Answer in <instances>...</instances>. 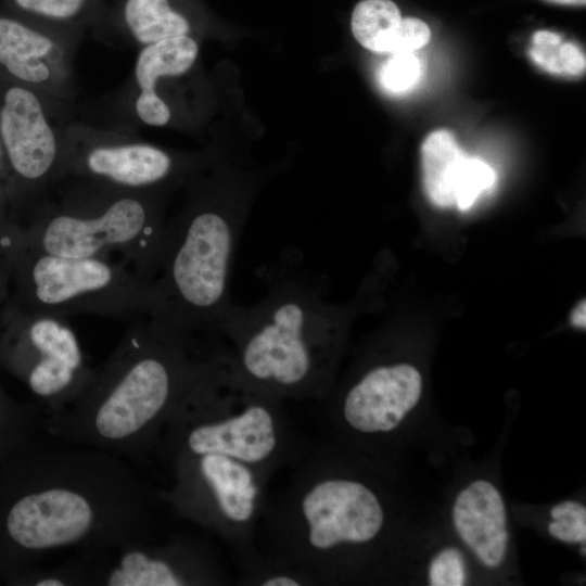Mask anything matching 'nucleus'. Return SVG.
<instances>
[{"label": "nucleus", "mask_w": 586, "mask_h": 586, "mask_svg": "<svg viewBox=\"0 0 586 586\" xmlns=\"http://www.w3.org/2000/svg\"><path fill=\"white\" fill-rule=\"evenodd\" d=\"M24 477L4 512L2 531L27 558L152 539L158 495L116 455L47 446L28 457Z\"/></svg>", "instance_id": "obj_1"}, {"label": "nucleus", "mask_w": 586, "mask_h": 586, "mask_svg": "<svg viewBox=\"0 0 586 586\" xmlns=\"http://www.w3.org/2000/svg\"><path fill=\"white\" fill-rule=\"evenodd\" d=\"M217 344L153 318L131 321L81 394L47 416V432L118 457L145 455Z\"/></svg>", "instance_id": "obj_2"}, {"label": "nucleus", "mask_w": 586, "mask_h": 586, "mask_svg": "<svg viewBox=\"0 0 586 586\" xmlns=\"http://www.w3.org/2000/svg\"><path fill=\"white\" fill-rule=\"evenodd\" d=\"M266 293L250 306L231 303L220 336L230 360L250 383L275 398L321 399L330 390L346 315L324 297L319 276L281 263Z\"/></svg>", "instance_id": "obj_3"}, {"label": "nucleus", "mask_w": 586, "mask_h": 586, "mask_svg": "<svg viewBox=\"0 0 586 586\" xmlns=\"http://www.w3.org/2000/svg\"><path fill=\"white\" fill-rule=\"evenodd\" d=\"M281 404L238 372L220 342L176 406L156 447L164 456L218 453L271 475L297 450Z\"/></svg>", "instance_id": "obj_4"}, {"label": "nucleus", "mask_w": 586, "mask_h": 586, "mask_svg": "<svg viewBox=\"0 0 586 586\" xmlns=\"http://www.w3.org/2000/svg\"><path fill=\"white\" fill-rule=\"evenodd\" d=\"M243 213L200 200L166 224L150 281L153 319L187 334L220 340Z\"/></svg>", "instance_id": "obj_5"}, {"label": "nucleus", "mask_w": 586, "mask_h": 586, "mask_svg": "<svg viewBox=\"0 0 586 586\" xmlns=\"http://www.w3.org/2000/svg\"><path fill=\"white\" fill-rule=\"evenodd\" d=\"M37 209L27 247L56 256L120 260L151 281L166 227L156 193L135 192L85 177Z\"/></svg>", "instance_id": "obj_6"}, {"label": "nucleus", "mask_w": 586, "mask_h": 586, "mask_svg": "<svg viewBox=\"0 0 586 586\" xmlns=\"http://www.w3.org/2000/svg\"><path fill=\"white\" fill-rule=\"evenodd\" d=\"M384 520L378 495L360 481L332 473L319 447L303 459L272 512L271 556L321 584L333 557L375 539Z\"/></svg>", "instance_id": "obj_7"}, {"label": "nucleus", "mask_w": 586, "mask_h": 586, "mask_svg": "<svg viewBox=\"0 0 586 586\" xmlns=\"http://www.w3.org/2000/svg\"><path fill=\"white\" fill-rule=\"evenodd\" d=\"M27 250L21 267L29 310L64 318L92 315L130 322L153 317L150 281L127 263Z\"/></svg>", "instance_id": "obj_8"}, {"label": "nucleus", "mask_w": 586, "mask_h": 586, "mask_svg": "<svg viewBox=\"0 0 586 586\" xmlns=\"http://www.w3.org/2000/svg\"><path fill=\"white\" fill-rule=\"evenodd\" d=\"M165 460L171 484L160 499L240 550L249 549L271 475L218 453L175 454Z\"/></svg>", "instance_id": "obj_9"}, {"label": "nucleus", "mask_w": 586, "mask_h": 586, "mask_svg": "<svg viewBox=\"0 0 586 586\" xmlns=\"http://www.w3.org/2000/svg\"><path fill=\"white\" fill-rule=\"evenodd\" d=\"M74 556L66 564L75 585L196 586L222 579L212 553L184 537L161 544L148 539Z\"/></svg>", "instance_id": "obj_10"}, {"label": "nucleus", "mask_w": 586, "mask_h": 586, "mask_svg": "<svg viewBox=\"0 0 586 586\" xmlns=\"http://www.w3.org/2000/svg\"><path fill=\"white\" fill-rule=\"evenodd\" d=\"M16 357L29 390L47 407V416L73 403L91 381L76 333L66 318L28 310L21 318Z\"/></svg>", "instance_id": "obj_11"}, {"label": "nucleus", "mask_w": 586, "mask_h": 586, "mask_svg": "<svg viewBox=\"0 0 586 586\" xmlns=\"http://www.w3.org/2000/svg\"><path fill=\"white\" fill-rule=\"evenodd\" d=\"M0 107V139L15 174L49 193L64 179L65 145L39 95L23 86L9 88Z\"/></svg>", "instance_id": "obj_12"}, {"label": "nucleus", "mask_w": 586, "mask_h": 586, "mask_svg": "<svg viewBox=\"0 0 586 586\" xmlns=\"http://www.w3.org/2000/svg\"><path fill=\"white\" fill-rule=\"evenodd\" d=\"M66 177H85L114 187L156 193L177 170L176 161L152 144L107 137L64 140Z\"/></svg>", "instance_id": "obj_13"}, {"label": "nucleus", "mask_w": 586, "mask_h": 586, "mask_svg": "<svg viewBox=\"0 0 586 586\" xmlns=\"http://www.w3.org/2000/svg\"><path fill=\"white\" fill-rule=\"evenodd\" d=\"M420 372L408 364L379 365L357 380L345 393L342 417L361 434L395 430L419 402Z\"/></svg>", "instance_id": "obj_14"}, {"label": "nucleus", "mask_w": 586, "mask_h": 586, "mask_svg": "<svg viewBox=\"0 0 586 586\" xmlns=\"http://www.w3.org/2000/svg\"><path fill=\"white\" fill-rule=\"evenodd\" d=\"M0 64L14 78L60 95L69 77V51L52 35L0 15Z\"/></svg>", "instance_id": "obj_15"}, {"label": "nucleus", "mask_w": 586, "mask_h": 586, "mask_svg": "<svg viewBox=\"0 0 586 586\" xmlns=\"http://www.w3.org/2000/svg\"><path fill=\"white\" fill-rule=\"evenodd\" d=\"M453 521L462 542L484 565L501 564L508 544L506 510L493 484L477 480L461 491L453 508Z\"/></svg>", "instance_id": "obj_16"}, {"label": "nucleus", "mask_w": 586, "mask_h": 586, "mask_svg": "<svg viewBox=\"0 0 586 586\" xmlns=\"http://www.w3.org/2000/svg\"><path fill=\"white\" fill-rule=\"evenodd\" d=\"M198 53V43L189 35L143 46L133 69L138 89L133 110L142 123L150 126H164L168 123L170 109L157 94V81L163 77L184 74L195 62Z\"/></svg>", "instance_id": "obj_17"}, {"label": "nucleus", "mask_w": 586, "mask_h": 586, "mask_svg": "<svg viewBox=\"0 0 586 586\" xmlns=\"http://www.w3.org/2000/svg\"><path fill=\"white\" fill-rule=\"evenodd\" d=\"M468 155L446 129L431 132L421 145L422 180L428 199L438 207L456 205Z\"/></svg>", "instance_id": "obj_18"}, {"label": "nucleus", "mask_w": 586, "mask_h": 586, "mask_svg": "<svg viewBox=\"0 0 586 586\" xmlns=\"http://www.w3.org/2000/svg\"><path fill=\"white\" fill-rule=\"evenodd\" d=\"M123 16L128 31L142 46L189 35L191 28L169 0H126Z\"/></svg>", "instance_id": "obj_19"}, {"label": "nucleus", "mask_w": 586, "mask_h": 586, "mask_svg": "<svg viewBox=\"0 0 586 586\" xmlns=\"http://www.w3.org/2000/svg\"><path fill=\"white\" fill-rule=\"evenodd\" d=\"M402 20L400 10L392 0H361L353 10L351 28L364 48L377 53H393Z\"/></svg>", "instance_id": "obj_20"}, {"label": "nucleus", "mask_w": 586, "mask_h": 586, "mask_svg": "<svg viewBox=\"0 0 586 586\" xmlns=\"http://www.w3.org/2000/svg\"><path fill=\"white\" fill-rule=\"evenodd\" d=\"M530 59L545 72L563 77H581L585 73L584 51L574 42L550 30H537L527 50Z\"/></svg>", "instance_id": "obj_21"}, {"label": "nucleus", "mask_w": 586, "mask_h": 586, "mask_svg": "<svg viewBox=\"0 0 586 586\" xmlns=\"http://www.w3.org/2000/svg\"><path fill=\"white\" fill-rule=\"evenodd\" d=\"M244 559L242 582L258 586H306L317 585L315 579L292 564L273 556L259 558L250 549L242 551Z\"/></svg>", "instance_id": "obj_22"}, {"label": "nucleus", "mask_w": 586, "mask_h": 586, "mask_svg": "<svg viewBox=\"0 0 586 586\" xmlns=\"http://www.w3.org/2000/svg\"><path fill=\"white\" fill-rule=\"evenodd\" d=\"M390 54L378 71V82L390 94L406 93L415 88L422 76L421 60L415 54V51Z\"/></svg>", "instance_id": "obj_23"}, {"label": "nucleus", "mask_w": 586, "mask_h": 586, "mask_svg": "<svg viewBox=\"0 0 586 586\" xmlns=\"http://www.w3.org/2000/svg\"><path fill=\"white\" fill-rule=\"evenodd\" d=\"M496 180L494 169L479 157L468 156L459 181L456 206L460 211L469 209L477 196L491 189Z\"/></svg>", "instance_id": "obj_24"}, {"label": "nucleus", "mask_w": 586, "mask_h": 586, "mask_svg": "<svg viewBox=\"0 0 586 586\" xmlns=\"http://www.w3.org/2000/svg\"><path fill=\"white\" fill-rule=\"evenodd\" d=\"M552 522L548 525L549 533L565 543L586 542V508L576 501H564L555 506L550 511Z\"/></svg>", "instance_id": "obj_25"}, {"label": "nucleus", "mask_w": 586, "mask_h": 586, "mask_svg": "<svg viewBox=\"0 0 586 586\" xmlns=\"http://www.w3.org/2000/svg\"><path fill=\"white\" fill-rule=\"evenodd\" d=\"M429 578L432 586L464 585L467 569L462 553L454 547L441 550L430 564Z\"/></svg>", "instance_id": "obj_26"}, {"label": "nucleus", "mask_w": 586, "mask_h": 586, "mask_svg": "<svg viewBox=\"0 0 586 586\" xmlns=\"http://www.w3.org/2000/svg\"><path fill=\"white\" fill-rule=\"evenodd\" d=\"M20 10L51 21H68L82 9L86 0H12Z\"/></svg>", "instance_id": "obj_27"}, {"label": "nucleus", "mask_w": 586, "mask_h": 586, "mask_svg": "<svg viewBox=\"0 0 586 586\" xmlns=\"http://www.w3.org/2000/svg\"><path fill=\"white\" fill-rule=\"evenodd\" d=\"M430 38L431 29L424 21L413 16L403 17L394 52H413L425 46Z\"/></svg>", "instance_id": "obj_28"}, {"label": "nucleus", "mask_w": 586, "mask_h": 586, "mask_svg": "<svg viewBox=\"0 0 586 586\" xmlns=\"http://www.w3.org/2000/svg\"><path fill=\"white\" fill-rule=\"evenodd\" d=\"M570 322L578 328L585 329L586 326V303L582 300L571 311Z\"/></svg>", "instance_id": "obj_29"}, {"label": "nucleus", "mask_w": 586, "mask_h": 586, "mask_svg": "<svg viewBox=\"0 0 586 586\" xmlns=\"http://www.w3.org/2000/svg\"><path fill=\"white\" fill-rule=\"evenodd\" d=\"M549 3L566 7H585L586 0H544Z\"/></svg>", "instance_id": "obj_30"}, {"label": "nucleus", "mask_w": 586, "mask_h": 586, "mask_svg": "<svg viewBox=\"0 0 586 586\" xmlns=\"http://www.w3.org/2000/svg\"><path fill=\"white\" fill-rule=\"evenodd\" d=\"M0 168H1V144H0Z\"/></svg>", "instance_id": "obj_31"}]
</instances>
